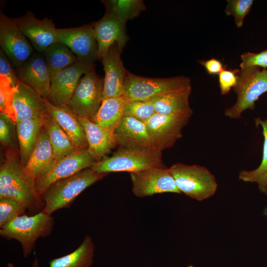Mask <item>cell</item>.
Instances as JSON below:
<instances>
[{
  "mask_svg": "<svg viewBox=\"0 0 267 267\" xmlns=\"http://www.w3.org/2000/svg\"><path fill=\"white\" fill-rule=\"evenodd\" d=\"M96 162L88 147L77 149L58 159L49 171L36 180L37 193L42 197L44 193L54 182L91 168Z\"/></svg>",
  "mask_w": 267,
  "mask_h": 267,
  "instance_id": "30bf717a",
  "label": "cell"
},
{
  "mask_svg": "<svg viewBox=\"0 0 267 267\" xmlns=\"http://www.w3.org/2000/svg\"><path fill=\"white\" fill-rule=\"evenodd\" d=\"M43 125L44 119H26L16 123L20 161L24 167L34 149Z\"/></svg>",
  "mask_w": 267,
  "mask_h": 267,
  "instance_id": "484cf974",
  "label": "cell"
},
{
  "mask_svg": "<svg viewBox=\"0 0 267 267\" xmlns=\"http://www.w3.org/2000/svg\"><path fill=\"white\" fill-rule=\"evenodd\" d=\"M43 127L48 135L57 161L78 149L48 113L44 118Z\"/></svg>",
  "mask_w": 267,
  "mask_h": 267,
  "instance_id": "f1b7e54d",
  "label": "cell"
},
{
  "mask_svg": "<svg viewBox=\"0 0 267 267\" xmlns=\"http://www.w3.org/2000/svg\"><path fill=\"white\" fill-rule=\"evenodd\" d=\"M42 53L51 79L78 60L77 56L70 49L59 42L50 45Z\"/></svg>",
  "mask_w": 267,
  "mask_h": 267,
  "instance_id": "f546056e",
  "label": "cell"
},
{
  "mask_svg": "<svg viewBox=\"0 0 267 267\" xmlns=\"http://www.w3.org/2000/svg\"><path fill=\"white\" fill-rule=\"evenodd\" d=\"M94 68L77 60L51 79L50 94L48 100L55 106L65 105L73 96L81 77Z\"/></svg>",
  "mask_w": 267,
  "mask_h": 267,
  "instance_id": "5bb4252c",
  "label": "cell"
},
{
  "mask_svg": "<svg viewBox=\"0 0 267 267\" xmlns=\"http://www.w3.org/2000/svg\"><path fill=\"white\" fill-rule=\"evenodd\" d=\"M48 113L56 121L78 148H88L85 130L77 116L66 105L55 106L46 99Z\"/></svg>",
  "mask_w": 267,
  "mask_h": 267,
  "instance_id": "603a6c76",
  "label": "cell"
},
{
  "mask_svg": "<svg viewBox=\"0 0 267 267\" xmlns=\"http://www.w3.org/2000/svg\"><path fill=\"white\" fill-rule=\"evenodd\" d=\"M36 179L25 170L17 157L8 152L0 169V198L15 199L35 211L43 205L36 189Z\"/></svg>",
  "mask_w": 267,
  "mask_h": 267,
  "instance_id": "6da1fadb",
  "label": "cell"
},
{
  "mask_svg": "<svg viewBox=\"0 0 267 267\" xmlns=\"http://www.w3.org/2000/svg\"><path fill=\"white\" fill-rule=\"evenodd\" d=\"M191 86L168 91L149 99L157 113L171 114L186 112L192 109L189 105Z\"/></svg>",
  "mask_w": 267,
  "mask_h": 267,
  "instance_id": "cb8c5ba5",
  "label": "cell"
},
{
  "mask_svg": "<svg viewBox=\"0 0 267 267\" xmlns=\"http://www.w3.org/2000/svg\"><path fill=\"white\" fill-rule=\"evenodd\" d=\"M14 125L15 123L5 113H0V140L7 146H14Z\"/></svg>",
  "mask_w": 267,
  "mask_h": 267,
  "instance_id": "d590c367",
  "label": "cell"
},
{
  "mask_svg": "<svg viewBox=\"0 0 267 267\" xmlns=\"http://www.w3.org/2000/svg\"><path fill=\"white\" fill-rule=\"evenodd\" d=\"M240 70L252 67L267 69V49L257 53H243L240 56Z\"/></svg>",
  "mask_w": 267,
  "mask_h": 267,
  "instance_id": "8d00e7d4",
  "label": "cell"
},
{
  "mask_svg": "<svg viewBox=\"0 0 267 267\" xmlns=\"http://www.w3.org/2000/svg\"><path fill=\"white\" fill-rule=\"evenodd\" d=\"M132 192L143 198L164 193L181 194L170 170L167 168H152L130 173Z\"/></svg>",
  "mask_w": 267,
  "mask_h": 267,
  "instance_id": "7c38bea8",
  "label": "cell"
},
{
  "mask_svg": "<svg viewBox=\"0 0 267 267\" xmlns=\"http://www.w3.org/2000/svg\"><path fill=\"white\" fill-rule=\"evenodd\" d=\"M114 134L121 147L154 148L145 123L134 117L123 116Z\"/></svg>",
  "mask_w": 267,
  "mask_h": 267,
  "instance_id": "ffe728a7",
  "label": "cell"
},
{
  "mask_svg": "<svg viewBox=\"0 0 267 267\" xmlns=\"http://www.w3.org/2000/svg\"><path fill=\"white\" fill-rule=\"evenodd\" d=\"M156 113L153 105L148 100H127L124 116H131L145 122Z\"/></svg>",
  "mask_w": 267,
  "mask_h": 267,
  "instance_id": "836d02e7",
  "label": "cell"
},
{
  "mask_svg": "<svg viewBox=\"0 0 267 267\" xmlns=\"http://www.w3.org/2000/svg\"><path fill=\"white\" fill-rule=\"evenodd\" d=\"M15 72L19 81L29 86L47 100L49 99L51 78L42 53L34 52Z\"/></svg>",
  "mask_w": 267,
  "mask_h": 267,
  "instance_id": "ac0fdd59",
  "label": "cell"
},
{
  "mask_svg": "<svg viewBox=\"0 0 267 267\" xmlns=\"http://www.w3.org/2000/svg\"><path fill=\"white\" fill-rule=\"evenodd\" d=\"M103 83L93 69L80 80L66 105L76 115L91 119L102 103Z\"/></svg>",
  "mask_w": 267,
  "mask_h": 267,
  "instance_id": "9c48e42d",
  "label": "cell"
},
{
  "mask_svg": "<svg viewBox=\"0 0 267 267\" xmlns=\"http://www.w3.org/2000/svg\"><path fill=\"white\" fill-rule=\"evenodd\" d=\"M45 100L35 89L19 81L13 101L16 123L26 119H44L48 113Z\"/></svg>",
  "mask_w": 267,
  "mask_h": 267,
  "instance_id": "d6986e66",
  "label": "cell"
},
{
  "mask_svg": "<svg viewBox=\"0 0 267 267\" xmlns=\"http://www.w3.org/2000/svg\"><path fill=\"white\" fill-rule=\"evenodd\" d=\"M17 87H14L11 81L5 78L0 77V110L7 114L16 124V115L13 101Z\"/></svg>",
  "mask_w": 267,
  "mask_h": 267,
  "instance_id": "d6a6232c",
  "label": "cell"
},
{
  "mask_svg": "<svg viewBox=\"0 0 267 267\" xmlns=\"http://www.w3.org/2000/svg\"><path fill=\"white\" fill-rule=\"evenodd\" d=\"M8 267H14V265L11 263H8L7 264Z\"/></svg>",
  "mask_w": 267,
  "mask_h": 267,
  "instance_id": "60d3db41",
  "label": "cell"
},
{
  "mask_svg": "<svg viewBox=\"0 0 267 267\" xmlns=\"http://www.w3.org/2000/svg\"><path fill=\"white\" fill-rule=\"evenodd\" d=\"M233 89L236 95V102L224 110V114L235 119L240 118L246 110H254L255 102L267 92V69L252 67L240 70Z\"/></svg>",
  "mask_w": 267,
  "mask_h": 267,
  "instance_id": "8992f818",
  "label": "cell"
},
{
  "mask_svg": "<svg viewBox=\"0 0 267 267\" xmlns=\"http://www.w3.org/2000/svg\"><path fill=\"white\" fill-rule=\"evenodd\" d=\"M0 49L16 69L23 66L34 52L30 42L13 19L1 11L0 14Z\"/></svg>",
  "mask_w": 267,
  "mask_h": 267,
  "instance_id": "8fae6325",
  "label": "cell"
},
{
  "mask_svg": "<svg viewBox=\"0 0 267 267\" xmlns=\"http://www.w3.org/2000/svg\"><path fill=\"white\" fill-rule=\"evenodd\" d=\"M56 162L48 135L43 127L24 168L36 180L49 171Z\"/></svg>",
  "mask_w": 267,
  "mask_h": 267,
  "instance_id": "7402d4cb",
  "label": "cell"
},
{
  "mask_svg": "<svg viewBox=\"0 0 267 267\" xmlns=\"http://www.w3.org/2000/svg\"><path fill=\"white\" fill-rule=\"evenodd\" d=\"M189 86H191V80L184 76L149 78L128 71L123 96L127 100H146L155 95Z\"/></svg>",
  "mask_w": 267,
  "mask_h": 267,
  "instance_id": "52a82bcc",
  "label": "cell"
},
{
  "mask_svg": "<svg viewBox=\"0 0 267 267\" xmlns=\"http://www.w3.org/2000/svg\"><path fill=\"white\" fill-rule=\"evenodd\" d=\"M152 168H166L162 151L154 148L121 147L110 157L96 162L91 168L98 173L137 172Z\"/></svg>",
  "mask_w": 267,
  "mask_h": 267,
  "instance_id": "7a4b0ae2",
  "label": "cell"
},
{
  "mask_svg": "<svg viewBox=\"0 0 267 267\" xmlns=\"http://www.w3.org/2000/svg\"><path fill=\"white\" fill-rule=\"evenodd\" d=\"M126 101L127 99L123 96L103 99L98 111L90 120L114 132L124 116Z\"/></svg>",
  "mask_w": 267,
  "mask_h": 267,
  "instance_id": "4316f807",
  "label": "cell"
},
{
  "mask_svg": "<svg viewBox=\"0 0 267 267\" xmlns=\"http://www.w3.org/2000/svg\"><path fill=\"white\" fill-rule=\"evenodd\" d=\"M198 62L204 67L209 75H219L226 66H224L222 62L215 58H211L207 60H199Z\"/></svg>",
  "mask_w": 267,
  "mask_h": 267,
  "instance_id": "ab89813d",
  "label": "cell"
},
{
  "mask_svg": "<svg viewBox=\"0 0 267 267\" xmlns=\"http://www.w3.org/2000/svg\"><path fill=\"white\" fill-rule=\"evenodd\" d=\"M224 12L233 16L236 26L241 28L254 3L253 0H227Z\"/></svg>",
  "mask_w": 267,
  "mask_h": 267,
  "instance_id": "e575fe53",
  "label": "cell"
},
{
  "mask_svg": "<svg viewBox=\"0 0 267 267\" xmlns=\"http://www.w3.org/2000/svg\"><path fill=\"white\" fill-rule=\"evenodd\" d=\"M116 43L113 44L101 58L104 67L102 99L123 96L128 71L124 67Z\"/></svg>",
  "mask_w": 267,
  "mask_h": 267,
  "instance_id": "e0dca14e",
  "label": "cell"
},
{
  "mask_svg": "<svg viewBox=\"0 0 267 267\" xmlns=\"http://www.w3.org/2000/svg\"><path fill=\"white\" fill-rule=\"evenodd\" d=\"M126 23L105 13L101 19L92 24L98 44V59H101L115 43L120 52H122L129 40L126 32Z\"/></svg>",
  "mask_w": 267,
  "mask_h": 267,
  "instance_id": "2e32d148",
  "label": "cell"
},
{
  "mask_svg": "<svg viewBox=\"0 0 267 267\" xmlns=\"http://www.w3.org/2000/svg\"><path fill=\"white\" fill-rule=\"evenodd\" d=\"M255 121L256 126H261L263 130L262 160L259 166L254 170L241 171L238 178L244 182L257 183L259 190L267 196V118L265 120L256 118Z\"/></svg>",
  "mask_w": 267,
  "mask_h": 267,
  "instance_id": "83f0119b",
  "label": "cell"
},
{
  "mask_svg": "<svg viewBox=\"0 0 267 267\" xmlns=\"http://www.w3.org/2000/svg\"><path fill=\"white\" fill-rule=\"evenodd\" d=\"M13 65L2 50L0 49V77L9 79L14 87H17L19 81L16 72L13 69Z\"/></svg>",
  "mask_w": 267,
  "mask_h": 267,
  "instance_id": "f35d334b",
  "label": "cell"
},
{
  "mask_svg": "<svg viewBox=\"0 0 267 267\" xmlns=\"http://www.w3.org/2000/svg\"><path fill=\"white\" fill-rule=\"evenodd\" d=\"M240 70L226 69V66L218 75V82L222 95L228 94L237 84Z\"/></svg>",
  "mask_w": 267,
  "mask_h": 267,
  "instance_id": "74e56055",
  "label": "cell"
},
{
  "mask_svg": "<svg viewBox=\"0 0 267 267\" xmlns=\"http://www.w3.org/2000/svg\"><path fill=\"white\" fill-rule=\"evenodd\" d=\"M181 193L198 201L213 196L218 183L215 176L205 167L177 163L169 168Z\"/></svg>",
  "mask_w": 267,
  "mask_h": 267,
  "instance_id": "5b68a950",
  "label": "cell"
},
{
  "mask_svg": "<svg viewBox=\"0 0 267 267\" xmlns=\"http://www.w3.org/2000/svg\"><path fill=\"white\" fill-rule=\"evenodd\" d=\"M54 223V218L43 210L31 216L23 214L1 227L0 234L7 239L18 240L21 244L23 256L26 258L39 238L51 233Z\"/></svg>",
  "mask_w": 267,
  "mask_h": 267,
  "instance_id": "277c9868",
  "label": "cell"
},
{
  "mask_svg": "<svg viewBox=\"0 0 267 267\" xmlns=\"http://www.w3.org/2000/svg\"><path fill=\"white\" fill-rule=\"evenodd\" d=\"M106 8V13L127 22L137 17L146 9L142 0H102Z\"/></svg>",
  "mask_w": 267,
  "mask_h": 267,
  "instance_id": "4dcf8cb0",
  "label": "cell"
},
{
  "mask_svg": "<svg viewBox=\"0 0 267 267\" xmlns=\"http://www.w3.org/2000/svg\"><path fill=\"white\" fill-rule=\"evenodd\" d=\"M192 109L171 114L156 113L145 123L154 148L163 150L172 147L182 136V130L193 115Z\"/></svg>",
  "mask_w": 267,
  "mask_h": 267,
  "instance_id": "ba28073f",
  "label": "cell"
},
{
  "mask_svg": "<svg viewBox=\"0 0 267 267\" xmlns=\"http://www.w3.org/2000/svg\"><path fill=\"white\" fill-rule=\"evenodd\" d=\"M13 19L36 52L43 53L58 42L57 29L51 19H39L30 11L22 16Z\"/></svg>",
  "mask_w": 267,
  "mask_h": 267,
  "instance_id": "9a60e30c",
  "label": "cell"
},
{
  "mask_svg": "<svg viewBox=\"0 0 267 267\" xmlns=\"http://www.w3.org/2000/svg\"><path fill=\"white\" fill-rule=\"evenodd\" d=\"M107 174L96 173L89 168L56 181L42 195L45 203L43 210L51 215L57 210L69 208L75 199L84 190Z\"/></svg>",
  "mask_w": 267,
  "mask_h": 267,
  "instance_id": "3957f363",
  "label": "cell"
},
{
  "mask_svg": "<svg viewBox=\"0 0 267 267\" xmlns=\"http://www.w3.org/2000/svg\"><path fill=\"white\" fill-rule=\"evenodd\" d=\"M77 116L85 130L90 154L96 162L101 160L117 145L114 132L98 125L88 118Z\"/></svg>",
  "mask_w": 267,
  "mask_h": 267,
  "instance_id": "44dd1931",
  "label": "cell"
},
{
  "mask_svg": "<svg viewBox=\"0 0 267 267\" xmlns=\"http://www.w3.org/2000/svg\"><path fill=\"white\" fill-rule=\"evenodd\" d=\"M94 250L92 238L86 235L81 245L73 252L50 260L49 267H90L93 263ZM32 267H39L37 258Z\"/></svg>",
  "mask_w": 267,
  "mask_h": 267,
  "instance_id": "d4e9b609",
  "label": "cell"
},
{
  "mask_svg": "<svg viewBox=\"0 0 267 267\" xmlns=\"http://www.w3.org/2000/svg\"><path fill=\"white\" fill-rule=\"evenodd\" d=\"M57 41L66 44L78 60L90 64L98 59V44L93 24L57 29Z\"/></svg>",
  "mask_w": 267,
  "mask_h": 267,
  "instance_id": "4fadbf2b",
  "label": "cell"
},
{
  "mask_svg": "<svg viewBox=\"0 0 267 267\" xmlns=\"http://www.w3.org/2000/svg\"><path fill=\"white\" fill-rule=\"evenodd\" d=\"M27 209V207L23 203L15 199L0 198V227L24 214Z\"/></svg>",
  "mask_w": 267,
  "mask_h": 267,
  "instance_id": "1f68e13d",
  "label": "cell"
}]
</instances>
